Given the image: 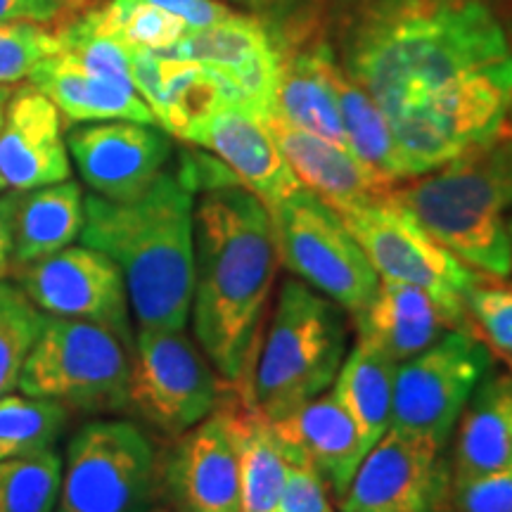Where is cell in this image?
<instances>
[{"label":"cell","mask_w":512,"mask_h":512,"mask_svg":"<svg viewBox=\"0 0 512 512\" xmlns=\"http://www.w3.org/2000/svg\"><path fill=\"white\" fill-rule=\"evenodd\" d=\"M339 53L389 121L460 76L510 60L494 0H354Z\"/></svg>","instance_id":"obj_1"},{"label":"cell","mask_w":512,"mask_h":512,"mask_svg":"<svg viewBox=\"0 0 512 512\" xmlns=\"http://www.w3.org/2000/svg\"><path fill=\"white\" fill-rule=\"evenodd\" d=\"M278 268L266 204L245 185L204 190L195 209L190 320L197 347L235 389L252 366Z\"/></svg>","instance_id":"obj_2"},{"label":"cell","mask_w":512,"mask_h":512,"mask_svg":"<svg viewBox=\"0 0 512 512\" xmlns=\"http://www.w3.org/2000/svg\"><path fill=\"white\" fill-rule=\"evenodd\" d=\"M81 245L105 252L124 275L138 330H185L195 287V197L164 174L133 202L83 197Z\"/></svg>","instance_id":"obj_3"},{"label":"cell","mask_w":512,"mask_h":512,"mask_svg":"<svg viewBox=\"0 0 512 512\" xmlns=\"http://www.w3.org/2000/svg\"><path fill=\"white\" fill-rule=\"evenodd\" d=\"M389 197L472 271L512 275V126L456 159L396 183Z\"/></svg>","instance_id":"obj_4"},{"label":"cell","mask_w":512,"mask_h":512,"mask_svg":"<svg viewBox=\"0 0 512 512\" xmlns=\"http://www.w3.org/2000/svg\"><path fill=\"white\" fill-rule=\"evenodd\" d=\"M347 311L297 278L280 283L240 399L271 422L328 392L347 358Z\"/></svg>","instance_id":"obj_5"},{"label":"cell","mask_w":512,"mask_h":512,"mask_svg":"<svg viewBox=\"0 0 512 512\" xmlns=\"http://www.w3.org/2000/svg\"><path fill=\"white\" fill-rule=\"evenodd\" d=\"M131 349L112 330L72 318H43L19 392L62 403L79 413H121L128 408Z\"/></svg>","instance_id":"obj_6"},{"label":"cell","mask_w":512,"mask_h":512,"mask_svg":"<svg viewBox=\"0 0 512 512\" xmlns=\"http://www.w3.org/2000/svg\"><path fill=\"white\" fill-rule=\"evenodd\" d=\"M512 102V57L489 64L389 121L408 178L427 174L494 138Z\"/></svg>","instance_id":"obj_7"},{"label":"cell","mask_w":512,"mask_h":512,"mask_svg":"<svg viewBox=\"0 0 512 512\" xmlns=\"http://www.w3.org/2000/svg\"><path fill=\"white\" fill-rule=\"evenodd\" d=\"M268 211L280 266L342 306L349 316L366 309L380 285V275L337 211L306 188Z\"/></svg>","instance_id":"obj_8"},{"label":"cell","mask_w":512,"mask_h":512,"mask_svg":"<svg viewBox=\"0 0 512 512\" xmlns=\"http://www.w3.org/2000/svg\"><path fill=\"white\" fill-rule=\"evenodd\" d=\"M159 486L155 446L128 420L83 425L67 446L57 512H150Z\"/></svg>","instance_id":"obj_9"},{"label":"cell","mask_w":512,"mask_h":512,"mask_svg":"<svg viewBox=\"0 0 512 512\" xmlns=\"http://www.w3.org/2000/svg\"><path fill=\"white\" fill-rule=\"evenodd\" d=\"M230 389L185 330H138L128 408L164 437H181L219 411Z\"/></svg>","instance_id":"obj_10"},{"label":"cell","mask_w":512,"mask_h":512,"mask_svg":"<svg viewBox=\"0 0 512 512\" xmlns=\"http://www.w3.org/2000/svg\"><path fill=\"white\" fill-rule=\"evenodd\" d=\"M380 278L430 292L458 328H470L465 297L482 278L432 238L392 197L337 211Z\"/></svg>","instance_id":"obj_11"},{"label":"cell","mask_w":512,"mask_h":512,"mask_svg":"<svg viewBox=\"0 0 512 512\" xmlns=\"http://www.w3.org/2000/svg\"><path fill=\"white\" fill-rule=\"evenodd\" d=\"M491 366L494 356L475 330H448L430 349L396 366L392 430L420 434L446 448Z\"/></svg>","instance_id":"obj_12"},{"label":"cell","mask_w":512,"mask_h":512,"mask_svg":"<svg viewBox=\"0 0 512 512\" xmlns=\"http://www.w3.org/2000/svg\"><path fill=\"white\" fill-rule=\"evenodd\" d=\"M342 512H458L446 448L420 434L392 430L370 448L349 489Z\"/></svg>","instance_id":"obj_13"},{"label":"cell","mask_w":512,"mask_h":512,"mask_svg":"<svg viewBox=\"0 0 512 512\" xmlns=\"http://www.w3.org/2000/svg\"><path fill=\"white\" fill-rule=\"evenodd\" d=\"M12 275L41 313L102 325L133 351L136 337L131 332L124 275L105 252L69 245L46 259L15 268Z\"/></svg>","instance_id":"obj_14"},{"label":"cell","mask_w":512,"mask_h":512,"mask_svg":"<svg viewBox=\"0 0 512 512\" xmlns=\"http://www.w3.org/2000/svg\"><path fill=\"white\" fill-rule=\"evenodd\" d=\"M271 31L278 50V76L268 114L349 150L330 81L337 57L328 38L309 17L271 24Z\"/></svg>","instance_id":"obj_15"},{"label":"cell","mask_w":512,"mask_h":512,"mask_svg":"<svg viewBox=\"0 0 512 512\" xmlns=\"http://www.w3.org/2000/svg\"><path fill=\"white\" fill-rule=\"evenodd\" d=\"M67 150L93 195L133 202L164 174L174 145L157 124L95 121L67 133Z\"/></svg>","instance_id":"obj_16"},{"label":"cell","mask_w":512,"mask_h":512,"mask_svg":"<svg viewBox=\"0 0 512 512\" xmlns=\"http://www.w3.org/2000/svg\"><path fill=\"white\" fill-rule=\"evenodd\" d=\"M235 401L176 437L159 465V484L188 512H240V458L233 427Z\"/></svg>","instance_id":"obj_17"},{"label":"cell","mask_w":512,"mask_h":512,"mask_svg":"<svg viewBox=\"0 0 512 512\" xmlns=\"http://www.w3.org/2000/svg\"><path fill=\"white\" fill-rule=\"evenodd\" d=\"M164 53L214 69L230 83L238 105L259 117L271 112L278 50L273 43L271 22L266 19L235 12L214 27L188 31Z\"/></svg>","instance_id":"obj_18"},{"label":"cell","mask_w":512,"mask_h":512,"mask_svg":"<svg viewBox=\"0 0 512 512\" xmlns=\"http://www.w3.org/2000/svg\"><path fill=\"white\" fill-rule=\"evenodd\" d=\"M69 176L72 164L55 102L31 83L12 91L0 124V190H34Z\"/></svg>","instance_id":"obj_19"},{"label":"cell","mask_w":512,"mask_h":512,"mask_svg":"<svg viewBox=\"0 0 512 512\" xmlns=\"http://www.w3.org/2000/svg\"><path fill=\"white\" fill-rule=\"evenodd\" d=\"M261 119L299 183L335 211L382 200L396 185L392 178L363 164L347 147L313 136L275 114Z\"/></svg>","instance_id":"obj_20"},{"label":"cell","mask_w":512,"mask_h":512,"mask_svg":"<svg viewBox=\"0 0 512 512\" xmlns=\"http://www.w3.org/2000/svg\"><path fill=\"white\" fill-rule=\"evenodd\" d=\"M190 143L214 152L266 207H273L304 188L268 133L264 119L238 102L219 107Z\"/></svg>","instance_id":"obj_21"},{"label":"cell","mask_w":512,"mask_h":512,"mask_svg":"<svg viewBox=\"0 0 512 512\" xmlns=\"http://www.w3.org/2000/svg\"><path fill=\"white\" fill-rule=\"evenodd\" d=\"M351 320L356 339L370 344L396 366L458 328L430 292L389 278H380L375 297Z\"/></svg>","instance_id":"obj_22"},{"label":"cell","mask_w":512,"mask_h":512,"mask_svg":"<svg viewBox=\"0 0 512 512\" xmlns=\"http://www.w3.org/2000/svg\"><path fill=\"white\" fill-rule=\"evenodd\" d=\"M273 427L287 446L311 460L337 498L344 496L358 465L368 456L354 418L332 387L275 420Z\"/></svg>","instance_id":"obj_23"},{"label":"cell","mask_w":512,"mask_h":512,"mask_svg":"<svg viewBox=\"0 0 512 512\" xmlns=\"http://www.w3.org/2000/svg\"><path fill=\"white\" fill-rule=\"evenodd\" d=\"M451 448L453 484L467 482L512 460V373L491 366L458 418Z\"/></svg>","instance_id":"obj_24"},{"label":"cell","mask_w":512,"mask_h":512,"mask_svg":"<svg viewBox=\"0 0 512 512\" xmlns=\"http://www.w3.org/2000/svg\"><path fill=\"white\" fill-rule=\"evenodd\" d=\"M29 81L38 91L46 93L60 114L72 124H86V121L157 124L155 114L140 98L136 86H126V83L88 72L60 53L38 64L29 74Z\"/></svg>","instance_id":"obj_25"},{"label":"cell","mask_w":512,"mask_h":512,"mask_svg":"<svg viewBox=\"0 0 512 512\" xmlns=\"http://www.w3.org/2000/svg\"><path fill=\"white\" fill-rule=\"evenodd\" d=\"M83 219L86 211L79 183L62 181L19 192L12 271L46 259L79 240Z\"/></svg>","instance_id":"obj_26"},{"label":"cell","mask_w":512,"mask_h":512,"mask_svg":"<svg viewBox=\"0 0 512 512\" xmlns=\"http://www.w3.org/2000/svg\"><path fill=\"white\" fill-rule=\"evenodd\" d=\"M235 441L240 458V512H278L285 486L287 453L273 422L235 399Z\"/></svg>","instance_id":"obj_27"},{"label":"cell","mask_w":512,"mask_h":512,"mask_svg":"<svg viewBox=\"0 0 512 512\" xmlns=\"http://www.w3.org/2000/svg\"><path fill=\"white\" fill-rule=\"evenodd\" d=\"M394 375V361H389L370 344L356 339L339 368L335 384H332L335 394L356 422L366 453L392 427Z\"/></svg>","instance_id":"obj_28"},{"label":"cell","mask_w":512,"mask_h":512,"mask_svg":"<svg viewBox=\"0 0 512 512\" xmlns=\"http://www.w3.org/2000/svg\"><path fill=\"white\" fill-rule=\"evenodd\" d=\"M332 88L342 117L347 145L354 155L375 169L377 174L392 178L394 183L406 181V166L399 155V147L394 143L392 126L377 102L363 91L351 76L344 72L339 60L332 64L330 72Z\"/></svg>","instance_id":"obj_29"},{"label":"cell","mask_w":512,"mask_h":512,"mask_svg":"<svg viewBox=\"0 0 512 512\" xmlns=\"http://www.w3.org/2000/svg\"><path fill=\"white\" fill-rule=\"evenodd\" d=\"M76 22L91 34L114 38L128 48L166 50L188 34V24L147 0H110Z\"/></svg>","instance_id":"obj_30"},{"label":"cell","mask_w":512,"mask_h":512,"mask_svg":"<svg viewBox=\"0 0 512 512\" xmlns=\"http://www.w3.org/2000/svg\"><path fill=\"white\" fill-rule=\"evenodd\" d=\"M69 422V408L27 394L0 396V460L48 451Z\"/></svg>","instance_id":"obj_31"},{"label":"cell","mask_w":512,"mask_h":512,"mask_svg":"<svg viewBox=\"0 0 512 512\" xmlns=\"http://www.w3.org/2000/svg\"><path fill=\"white\" fill-rule=\"evenodd\" d=\"M60 482L62 458L55 448L0 460V512H53Z\"/></svg>","instance_id":"obj_32"},{"label":"cell","mask_w":512,"mask_h":512,"mask_svg":"<svg viewBox=\"0 0 512 512\" xmlns=\"http://www.w3.org/2000/svg\"><path fill=\"white\" fill-rule=\"evenodd\" d=\"M41 313L10 278L0 280V396L17 387L19 373L43 328Z\"/></svg>","instance_id":"obj_33"},{"label":"cell","mask_w":512,"mask_h":512,"mask_svg":"<svg viewBox=\"0 0 512 512\" xmlns=\"http://www.w3.org/2000/svg\"><path fill=\"white\" fill-rule=\"evenodd\" d=\"M62 50L57 29L36 22H0V86H10Z\"/></svg>","instance_id":"obj_34"},{"label":"cell","mask_w":512,"mask_h":512,"mask_svg":"<svg viewBox=\"0 0 512 512\" xmlns=\"http://www.w3.org/2000/svg\"><path fill=\"white\" fill-rule=\"evenodd\" d=\"M472 330L503 358H512V287L482 275L465 297Z\"/></svg>","instance_id":"obj_35"},{"label":"cell","mask_w":512,"mask_h":512,"mask_svg":"<svg viewBox=\"0 0 512 512\" xmlns=\"http://www.w3.org/2000/svg\"><path fill=\"white\" fill-rule=\"evenodd\" d=\"M285 444V441H283ZM287 472L278 512H335L328 498V484L297 448L285 444Z\"/></svg>","instance_id":"obj_36"},{"label":"cell","mask_w":512,"mask_h":512,"mask_svg":"<svg viewBox=\"0 0 512 512\" xmlns=\"http://www.w3.org/2000/svg\"><path fill=\"white\" fill-rule=\"evenodd\" d=\"M458 512H512V460L467 482L453 484Z\"/></svg>","instance_id":"obj_37"},{"label":"cell","mask_w":512,"mask_h":512,"mask_svg":"<svg viewBox=\"0 0 512 512\" xmlns=\"http://www.w3.org/2000/svg\"><path fill=\"white\" fill-rule=\"evenodd\" d=\"M76 19L64 0H0V22H36L67 27Z\"/></svg>","instance_id":"obj_38"},{"label":"cell","mask_w":512,"mask_h":512,"mask_svg":"<svg viewBox=\"0 0 512 512\" xmlns=\"http://www.w3.org/2000/svg\"><path fill=\"white\" fill-rule=\"evenodd\" d=\"M147 3L183 19L190 31L214 27V24L235 15L233 10L226 8L223 3H216V0H147Z\"/></svg>","instance_id":"obj_39"},{"label":"cell","mask_w":512,"mask_h":512,"mask_svg":"<svg viewBox=\"0 0 512 512\" xmlns=\"http://www.w3.org/2000/svg\"><path fill=\"white\" fill-rule=\"evenodd\" d=\"M19 192L10 190L0 195V280L12 275V256H15V209Z\"/></svg>","instance_id":"obj_40"},{"label":"cell","mask_w":512,"mask_h":512,"mask_svg":"<svg viewBox=\"0 0 512 512\" xmlns=\"http://www.w3.org/2000/svg\"><path fill=\"white\" fill-rule=\"evenodd\" d=\"M494 8L501 15V24L505 31V41H508V50L512 57V0H494Z\"/></svg>","instance_id":"obj_41"},{"label":"cell","mask_w":512,"mask_h":512,"mask_svg":"<svg viewBox=\"0 0 512 512\" xmlns=\"http://www.w3.org/2000/svg\"><path fill=\"white\" fill-rule=\"evenodd\" d=\"M64 3H67V8H69V10H72L76 17H79L83 10H86V12H88V10H91V8H93V3H95V0H64Z\"/></svg>","instance_id":"obj_42"},{"label":"cell","mask_w":512,"mask_h":512,"mask_svg":"<svg viewBox=\"0 0 512 512\" xmlns=\"http://www.w3.org/2000/svg\"><path fill=\"white\" fill-rule=\"evenodd\" d=\"M10 88L8 86H0V124H3V114H5V105H8L10 98Z\"/></svg>","instance_id":"obj_43"},{"label":"cell","mask_w":512,"mask_h":512,"mask_svg":"<svg viewBox=\"0 0 512 512\" xmlns=\"http://www.w3.org/2000/svg\"><path fill=\"white\" fill-rule=\"evenodd\" d=\"M150 512H188V510H183V508H176V505H174V508H152Z\"/></svg>","instance_id":"obj_44"},{"label":"cell","mask_w":512,"mask_h":512,"mask_svg":"<svg viewBox=\"0 0 512 512\" xmlns=\"http://www.w3.org/2000/svg\"><path fill=\"white\" fill-rule=\"evenodd\" d=\"M505 121H508V124L512 126V102H510V107H508V117H505Z\"/></svg>","instance_id":"obj_45"},{"label":"cell","mask_w":512,"mask_h":512,"mask_svg":"<svg viewBox=\"0 0 512 512\" xmlns=\"http://www.w3.org/2000/svg\"><path fill=\"white\" fill-rule=\"evenodd\" d=\"M505 363H508V366H510V373H512V358H505Z\"/></svg>","instance_id":"obj_46"},{"label":"cell","mask_w":512,"mask_h":512,"mask_svg":"<svg viewBox=\"0 0 512 512\" xmlns=\"http://www.w3.org/2000/svg\"><path fill=\"white\" fill-rule=\"evenodd\" d=\"M508 230H510V238H512V219H508Z\"/></svg>","instance_id":"obj_47"},{"label":"cell","mask_w":512,"mask_h":512,"mask_svg":"<svg viewBox=\"0 0 512 512\" xmlns=\"http://www.w3.org/2000/svg\"><path fill=\"white\" fill-rule=\"evenodd\" d=\"M247 3H261V0H247Z\"/></svg>","instance_id":"obj_48"}]
</instances>
